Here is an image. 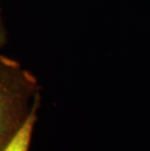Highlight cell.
Here are the masks:
<instances>
[{"label": "cell", "instance_id": "cell-1", "mask_svg": "<svg viewBox=\"0 0 150 151\" xmlns=\"http://www.w3.org/2000/svg\"><path fill=\"white\" fill-rule=\"evenodd\" d=\"M39 86L18 60L0 55V151L21 126Z\"/></svg>", "mask_w": 150, "mask_h": 151}, {"label": "cell", "instance_id": "cell-3", "mask_svg": "<svg viewBox=\"0 0 150 151\" xmlns=\"http://www.w3.org/2000/svg\"><path fill=\"white\" fill-rule=\"evenodd\" d=\"M7 43V30H6L4 21L2 17V9L1 4H0V49L5 46Z\"/></svg>", "mask_w": 150, "mask_h": 151}, {"label": "cell", "instance_id": "cell-2", "mask_svg": "<svg viewBox=\"0 0 150 151\" xmlns=\"http://www.w3.org/2000/svg\"><path fill=\"white\" fill-rule=\"evenodd\" d=\"M39 106L40 94L37 93L27 117L1 151H28L33 129L37 120V111Z\"/></svg>", "mask_w": 150, "mask_h": 151}]
</instances>
